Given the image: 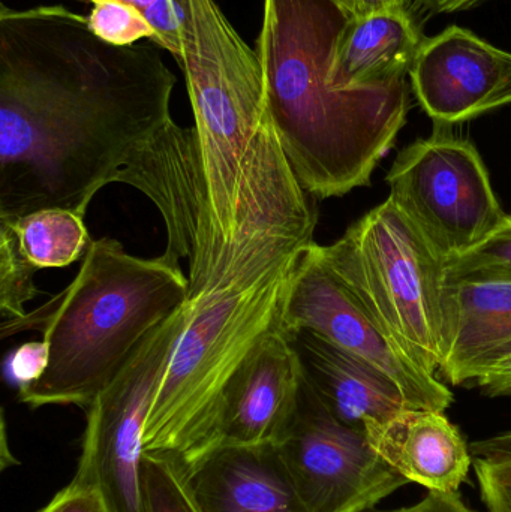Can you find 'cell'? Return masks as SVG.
Listing matches in <instances>:
<instances>
[{
    "label": "cell",
    "mask_w": 511,
    "mask_h": 512,
    "mask_svg": "<svg viewBox=\"0 0 511 512\" xmlns=\"http://www.w3.org/2000/svg\"><path fill=\"white\" fill-rule=\"evenodd\" d=\"M155 42L108 44L65 6L0 8V221L86 216L173 120L176 75Z\"/></svg>",
    "instance_id": "1"
},
{
    "label": "cell",
    "mask_w": 511,
    "mask_h": 512,
    "mask_svg": "<svg viewBox=\"0 0 511 512\" xmlns=\"http://www.w3.org/2000/svg\"><path fill=\"white\" fill-rule=\"evenodd\" d=\"M182 56L216 234L239 261L267 237L315 243L317 209L282 149L255 48L216 0H185Z\"/></svg>",
    "instance_id": "2"
},
{
    "label": "cell",
    "mask_w": 511,
    "mask_h": 512,
    "mask_svg": "<svg viewBox=\"0 0 511 512\" xmlns=\"http://www.w3.org/2000/svg\"><path fill=\"white\" fill-rule=\"evenodd\" d=\"M351 15L339 0H264L255 53L282 149L311 197H344L371 182L407 122V81L341 90L333 57Z\"/></svg>",
    "instance_id": "3"
},
{
    "label": "cell",
    "mask_w": 511,
    "mask_h": 512,
    "mask_svg": "<svg viewBox=\"0 0 511 512\" xmlns=\"http://www.w3.org/2000/svg\"><path fill=\"white\" fill-rule=\"evenodd\" d=\"M188 297L182 265L164 254L146 259L110 237L92 240L63 291L0 325V339L38 331L50 351L44 375L18 390V400L33 409L72 405L86 411Z\"/></svg>",
    "instance_id": "4"
},
{
    "label": "cell",
    "mask_w": 511,
    "mask_h": 512,
    "mask_svg": "<svg viewBox=\"0 0 511 512\" xmlns=\"http://www.w3.org/2000/svg\"><path fill=\"white\" fill-rule=\"evenodd\" d=\"M306 249L242 262L188 297L189 319L156 388L144 450L179 457L189 468L216 447L225 393L258 346L284 328L291 280Z\"/></svg>",
    "instance_id": "5"
},
{
    "label": "cell",
    "mask_w": 511,
    "mask_h": 512,
    "mask_svg": "<svg viewBox=\"0 0 511 512\" xmlns=\"http://www.w3.org/2000/svg\"><path fill=\"white\" fill-rule=\"evenodd\" d=\"M333 274L380 319L420 367L443 363L446 259L390 198L341 239L317 245Z\"/></svg>",
    "instance_id": "6"
},
{
    "label": "cell",
    "mask_w": 511,
    "mask_h": 512,
    "mask_svg": "<svg viewBox=\"0 0 511 512\" xmlns=\"http://www.w3.org/2000/svg\"><path fill=\"white\" fill-rule=\"evenodd\" d=\"M188 319L185 303L141 342L119 375L86 409L81 456L72 481L96 490L105 512H146L147 415Z\"/></svg>",
    "instance_id": "7"
},
{
    "label": "cell",
    "mask_w": 511,
    "mask_h": 512,
    "mask_svg": "<svg viewBox=\"0 0 511 512\" xmlns=\"http://www.w3.org/2000/svg\"><path fill=\"white\" fill-rule=\"evenodd\" d=\"M390 200L446 262L486 239L506 218L479 150L437 125L396 156Z\"/></svg>",
    "instance_id": "8"
},
{
    "label": "cell",
    "mask_w": 511,
    "mask_h": 512,
    "mask_svg": "<svg viewBox=\"0 0 511 512\" xmlns=\"http://www.w3.org/2000/svg\"><path fill=\"white\" fill-rule=\"evenodd\" d=\"M303 512H363L410 483L387 465L360 430L321 402L303 373L293 426L276 445Z\"/></svg>",
    "instance_id": "9"
},
{
    "label": "cell",
    "mask_w": 511,
    "mask_h": 512,
    "mask_svg": "<svg viewBox=\"0 0 511 512\" xmlns=\"http://www.w3.org/2000/svg\"><path fill=\"white\" fill-rule=\"evenodd\" d=\"M303 330L383 370L413 408L444 412L452 405V391L420 367L380 319L330 271L318 255L317 243L303 252L285 304L287 336L293 339Z\"/></svg>",
    "instance_id": "10"
},
{
    "label": "cell",
    "mask_w": 511,
    "mask_h": 512,
    "mask_svg": "<svg viewBox=\"0 0 511 512\" xmlns=\"http://www.w3.org/2000/svg\"><path fill=\"white\" fill-rule=\"evenodd\" d=\"M117 183L146 195L164 219V255L188 262L189 297L219 282L236 264L219 243L207 200L197 132L171 120L128 162Z\"/></svg>",
    "instance_id": "11"
},
{
    "label": "cell",
    "mask_w": 511,
    "mask_h": 512,
    "mask_svg": "<svg viewBox=\"0 0 511 512\" xmlns=\"http://www.w3.org/2000/svg\"><path fill=\"white\" fill-rule=\"evenodd\" d=\"M417 102L452 126L511 104V53L461 26L426 38L410 71Z\"/></svg>",
    "instance_id": "12"
},
{
    "label": "cell",
    "mask_w": 511,
    "mask_h": 512,
    "mask_svg": "<svg viewBox=\"0 0 511 512\" xmlns=\"http://www.w3.org/2000/svg\"><path fill=\"white\" fill-rule=\"evenodd\" d=\"M303 367L284 328L270 334L239 370L219 417V445H278L299 409ZM215 447V448H216Z\"/></svg>",
    "instance_id": "13"
},
{
    "label": "cell",
    "mask_w": 511,
    "mask_h": 512,
    "mask_svg": "<svg viewBox=\"0 0 511 512\" xmlns=\"http://www.w3.org/2000/svg\"><path fill=\"white\" fill-rule=\"evenodd\" d=\"M509 357L511 283H444L443 378L470 384Z\"/></svg>",
    "instance_id": "14"
},
{
    "label": "cell",
    "mask_w": 511,
    "mask_h": 512,
    "mask_svg": "<svg viewBox=\"0 0 511 512\" xmlns=\"http://www.w3.org/2000/svg\"><path fill=\"white\" fill-rule=\"evenodd\" d=\"M188 472L203 512H303L276 445H219Z\"/></svg>",
    "instance_id": "15"
},
{
    "label": "cell",
    "mask_w": 511,
    "mask_h": 512,
    "mask_svg": "<svg viewBox=\"0 0 511 512\" xmlns=\"http://www.w3.org/2000/svg\"><path fill=\"white\" fill-rule=\"evenodd\" d=\"M303 373L330 414L345 426L365 433L366 426L384 423L413 408L383 370L344 351L312 331L293 336Z\"/></svg>",
    "instance_id": "16"
},
{
    "label": "cell",
    "mask_w": 511,
    "mask_h": 512,
    "mask_svg": "<svg viewBox=\"0 0 511 512\" xmlns=\"http://www.w3.org/2000/svg\"><path fill=\"white\" fill-rule=\"evenodd\" d=\"M375 453L408 481L437 492H458L473 465L465 439L446 415L408 408L365 429Z\"/></svg>",
    "instance_id": "17"
},
{
    "label": "cell",
    "mask_w": 511,
    "mask_h": 512,
    "mask_svg": "<svg viewBox=\"0 0 511 512\" xmlns=\"http://www.w3.org/2000/svg\"><path fill=\"white\" fill-rule=\"evenodd\" d=\"M426 38L413 12L351 17L336 47L330 83L341 90L402 83Z\"/></svg>",
    "instance_id": "18"
},
{
    "label": "cell",
    "mask_w": 511,
    "mask_h": 512,
    "mask_svg": "<svg viewBox=\"0 0 511 512\" xmlns=\"http://www.w3.org/2000/svg\"><path fill=\"white\" fill-rule=\"evenodd\" d=\"M84 218L68 209H45L3 222L14 230L21 255L39 271L83 259L92 242Z\"/></svg>",
    "instance_id": "19"
},
{
    "label": "cell",
    "mask_w": 511,
    "mask_h": 512,
    "mask_svg": "<svg viewBox=\"0 0 511 512\" xmlns=\"http://www.w3.org/2000/svg\"><path fill=\"white\" fill-rule=\"evenodd\" d=\"M143 490L146 512H203L192 493L188 468L171 454L144 453Z\"/></svg>",
    "instance_id": "20"
},
{
    "label": "cell",
    "mask_w": 511,
    "mask_h": 512,
    "mask_svg": "<svg viewBox=\"0 0 511 512\" xmlns=\"http://www.w3.org/2000/svg\"><path fill=\"white\" fill-rule=\"evenodd\" d=\"M511 283V215L479 245L446 262L444 283Z\"/></svg>",
    "instance_id": "21"
},
{
    "label": "cell",
    "mask_w": 511,
    "mask_h": 512,
    "mask_svg": "<svg viewBox=\"0 0 511 512\" xmlns=\"http://www.w3.org/2000/svg\"><path fill=\"white\" fill-rule=\"evenodd\" d=\"M36 268L18 249L17 237L8 222L0 221V312L3 319L26 315V304L41 295L35 283Z\"/></svg>",
    "instance_id": "22"
},
{
    "label": "cell",
    "mask_w": 511,
    "mask_h": 512,
    "mask_svg": "<svg viewBox=\"0 0 511 512\" xmlns=\"http://www.w3.org/2000/svg\"><path fill=\"white\" fill-rule=\"evenodd\" d=\"M483 502L489 512H511V430L471 445Z\"/></svg>",
    "instance_id": "23"
},
{
    "label": "cell",
    "mask_w": 511,
    "mask_h": 512,
    "mask_svg": "<svg viewBox=\"0 0 511 512\" xmlns=\"http://www.w3.org/2000/svg\"><path fill=\"white\" fill-rule=\"evenodd\" d=\"M87 24L98 38L117 47L137 44L140 39L156 41L155 29L146 15L119 0H95Z\"/></svg>",
    "instance_id": "24"
},
{
    "label": "cell",
    "mask_w": 511,
    "mask_h": 512,
    "mask_svg": "<svg viewBox=\"0 0 511 512\" xmlns=\"http://www.w3.org/2000/svg\"><path fill=\"white\" fill-rule=\"evenodd\" d=\"M95 2V0H86ZM135 6L146 15L156 32L155 44L170 51L177 60L182 56V35L185 27V0H119Z\"/></svg>",
    "instance_id": "25"
},
{
    "label": "cell",
    "mask_w": 511,
    "mask_h": 512,
    "mask_svg": "<svg viewBox=\"0 0 511 512\" xmlns=\"http://www.w3.org/2000/svg\"><path fill=\"white\" fill-rule=\"evenodd\" d=\"M50 351L44 340L23 343L6 358L5 373L8 381L18 390L38 381L48 367Z\"/></svg>",
    "instance_id": "26"
},
{
    "label": "cell",
    "mask_w": 511,
    "mask_h": 512,
    "mask_svg": "<svg viewBox=\"0 0 511 512\" xmlns=\"http://www.w3.org/2000/svg\"><path fill=\"white\" fill-rule=\"evenodd\" d=\"M38 512H105L96 490L71 481Z\"/></svg>",
    "instance_id": "27"
},
{
    "label": "cell",
    "mask_w": 511,
    "mask_h": 512,
    "mask_svg": "<svg viewBox=\"0 0 511 512\" xmlns=\"http://www.w3.org/2000/svg\"><path fill=\"white\" fill-rule=\"evenodd\" d=\"M353 18L374 14L413 12L416 0H339Z\"/></svg>",
    "instance_id": "28"
},
{
    "label": "cell",
    "mask_w": 511,
    "mask_h": 512,
    "mask_svg": "<svg viewBox=\"0 0 511 512\" xmlns=\"http://www.w3.org/2000/svg\"><path fill=\"white\" fill-rule=\"evenodd\" d=\"M372 512V511H363ZM378 512H474L462 502L458 492H437L429 490L428 496L419 504L401 510Z\"/></svg>",
    "instance_id": "29"
},
{
    "label": "cell",
    "mask_w": 511,
    "mask_h": 512,
    "mask_svg": "<svg viewBox=\"0 0 511 512\" xmlns=\"http://www.w3.org/2000/svg\"><path fill=\"white\" fill-rule=\"evenodd\" d=\"M479 387L489 397H511V357L498 363L477 379Z\"/></svg>",
    "instance_id": "30"
},
{
    "label": "cell",
    "mask_w": 511,
    "mask_h": 512,
    "mask_svg": "<svg viewBox=\"0 0 511 512\" xmlns=\"http://www.w3.org/2000/svg\"><path fill=\"white\" fill-rule=\"evenodd\" d=\"M489 0H416L413 6L414 17H434V15L455 14L483 5Z\"/></svg>",
    "instance_id": "31"
}]
</instances>
